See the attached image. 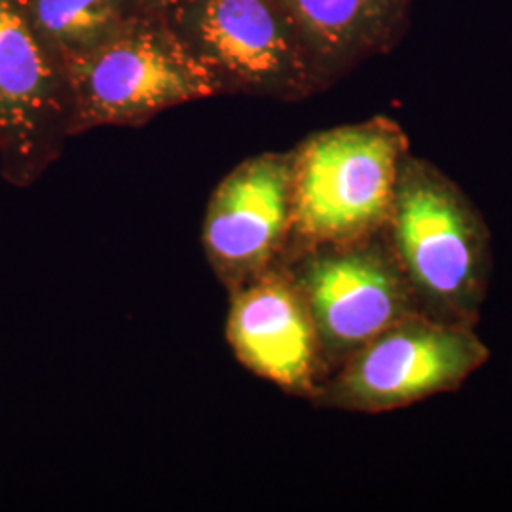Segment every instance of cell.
<instances>
[{"label": "cell", "instance_id": "6da1fadb", "mask_svg": "<svg viewBox=\"0 0 512 512\" xmlns=\"http://www.w3.org/2000/svg\"><path fill=\"white\" fill-rule=\"evenodd\" d=\"M385 234L421 313L476 329L494 258L475 203L437 167L408 156Z\"/></svg>", "mask_w": 512, "mask_h": 512}, {"label": "cell", "instance_id": "7a4b0ae2", "mask_svg": "<svg viewBox=\"0 0 512 512\" xmlns=\"http://www.w3.org/2000/svg\"><path fill=\"white\" fill-rule=\"evenodd\" d=\"M408 141L391 120L313 133L293 152V230L287 256L385 232Z\"/></svg>", "mask_w": 512, "mask_h": 512}, {"label": "cell", "instance_id": "3957f363", "mask_svg": "<svg viewBox=\"0 0 512 512\" xmlns=\"http://www.w3.org/2000/svg\"><path fill=\"white\" fill-rule=\"evenodd\" d=\"M67 69L73 137L99 128H141L165 110L220 95L213 74L156 12L131 19Z\"/></svg>", "mask_w": 512, "mask_h": 512}, {"label": "cell", "instance_id": "277c9868", "mask_svg": "<svg viewBox=\"0 0 512 512\" xmlns=\"http://www.w3.org/2000/svg\"><path fill=\"white\" fill-rule=\"evenodd\" d=\"M490 361L473 327L414 315L351 353L311 403L357 414H385L458 391Z\"/></svg>", "mask_w": 512, "mask_h": 512}, {"label": "cell", "instance_id": "5b68a950", "mask_svg": "<svg viewBox=\"0 0 512 512\" xmlns=\"http://www.w3.org/2000/svg\"><path fill=\"white\" fill-rule=\"evenodd\" d=\"M164 16L220 95L298 101L323 90L277 0H177Z\"/></svg>", "mask_w": 512, "mask_h": 512}, {"label": "cell", "instance_id": "8992f818", "mask_svg": "<svg viewBox=\"0 0 512 512\" xmlns=\"http://www.w3.org/2000/svg\"><path fill=\"white\" fill-rule=\"evenodd\" d=\"M281 262L308 304L327 378L384 330L423 315L385 232L313 247Z\"/></svg>", "mask_w": 512, "mask_h": 512}, {"label": "cell", "instance_id": "52a82bcc", "mask_svg": "<svg viewBox=\"0 0 512 512\" xmlns=\"http://www.w3.org/2000/svg\"><path fill=\"white\" fill-rule=\"evenodd\" d=\"M73 139L65 61L40 37L23 0H0V175L29 188Z\"/></svg>", "mask_w": 512, "mask_h": 512}, {"label": "cell", "instance_id": "ba28073f", "mask_svg": "<svg viewBox=\"0 0 512 512\" xmlns=\"http://www.w3.org/2000/svg\"><path fill=\"white\" fill-rule=\"evenodd\" d=\"M291 230L293 152H264L236 165L213 190L203 251L230 293L283 260Z\"/></svg>", "mask_w": 512, "mask_h": 512}, {"label": "cell", "instance_id": "9c48e42d", "mask_svg": "<svg viewBox=\"0 0 512 512\" xmlns=\"http://www.w3.org/2000/svg\"><path fill=\"white\" fill-rule=\"evenodd\" d=\"M226 340L258 378L311 401L327 378L304 294L279 262L230 293Z\"/></svg>", "mask_w": 512, "mask_h": 512}, {"label": "cell", "instance_id": "30bf717a", "mask_svg": "<svg viewBox=\"0 0 512 512\" xmlns=\"http://www.w3.org/2000/svg\"><path fill=\"white\" fill-rule=\"evenodd\" d=\"M310 55L321 88L391 37L404 0H277Z\"/></svg>", "mask_w": 512, "mask_h": 512}, {"label": "cell", "instance_id": "8fae6325", "mask_svg": "<svg viewBox=\"0 0 512 512\" xmlns=\"http://www.w3.org/2000/svg\"><path fill=\"white\" fill-rule=\"evenodd\" d=\"M40 37L65 65L90 54L145 10L137 0H23Z\"/></svg>", "mask_w": 512, "mask_h": 512}, {"label": "cell", "instance_id": "7c38bea8", "mask_svg": "<svg viewBox=\"0 0 512 512\" xmlns=\"http://www.w3.org/2000/svg\"><path fill=\"white\" fill-rule=\"evenodd\" d=\"M139 6L145 10V12H156V14H164L165 10L175 4L177 0H137Z\"/></svg>", "mask_w": 512, "mask_h": 512}]
</instances>
